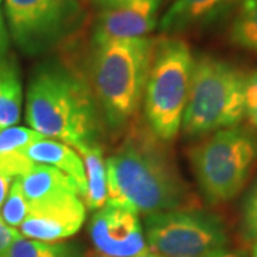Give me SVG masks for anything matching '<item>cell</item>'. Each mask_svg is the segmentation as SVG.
Here are the masks:
<instances>
[{"label": "cell", "instance_id": "19", "mask_svg": "<svg viewBox=\"0 0 257 257\" xmlns=\"http://www.w3.org/2000/svg\"><path fill=\"white\" fill-rule=\"evenodd\" d=\"M233 45L257 50V0H243L229 32Z\"/></svg>", "mask_w": 257, "mask_h": 257}, {"label": "cell", "instance_id": "21", "mask_svg": "<svg viewBox=\"0 0 257 257\" xmlns=\"http://www.w3.org/2000/svg\"><path fill=\"white\" fill-rule=\"evenodd\" d=\"M240 229L246 241L257 243V182L248 189L243 200Z\"/></svg>", "mask_w": 257, "mask_h": 257}, {"label": "cell", "instance_id": "7", "mask_svg": "<svg viewBox=\"0 0 257 257\" xmlns=\"http://www.w3.org/2000/svg\"><path fill=\"white\" fill-rule=\"evenodd\" d=\"M10 37L25 55L55 50L80 30L83 0H5Z\"/></svg>", "mask_w": 257, "mask_h": 257}, {"label": "cell", "instance_id": "22", "mask_svg": "<svg viewBox=\"0 0 257 257\" xmlns=\"http://www.w3.org/2000/svg\"><path fill=\"white\" fill-rule=\"evenodd\" d=\"M244 116L257 127V72L247 76L244 90Z\"/></svg>", "mask_w": 257, "mask_h": 257}, {"label": "cell", "instance_id": "27", "mask_svg": "<svg viewBox=\"0 0 257 257\" xmlns=\"http://www.w3.org/2000/svg\"><path fill=\"white\" fill-rule=\"evenodd\" d=\"M93 3H94V6L96 8H107V6H113V5H116V3H120V2H123V0H92Z\"/></svg>", "mask_w": 257, "mask_h": 257}, {"label": "cell", "instance_id": "9", "mask_svg": "<svg viewBox=\"0 0 257 257\" xmlns=\"http://www.w3.org/2000/svg\"><path fill=\"white\" fill-rule=\"evenodd\" d=\"M94 251L106 257H136L149 251L146 236L136 211L110 202L96 210L90 221Z\"/></svg>", "mask_w": 257, "mask_h": 257}, {"label": "cell", "instance_id": "12", "mask_svg": "<svg viewBox=\"0 0 257 257\" xmlns=\"http://www.w3.org/2000/svg\"><path fill=\"white\" fill-rule=\"evenodd\" d=\"M18 179L29 207L62 202L74 196L82 197L73 180L50 166L33 163L28 172Z\"/></svg>", "mask_w": 257, "mask_h": 257}, {"label": "cell", "instance_id": "8", "mask_svg": "<svg viewBox=\"0 0 257 257\" xmlns=\"http://www.w3.org/2000/svg\"><path fill=\"white\" fill-rule=\"evenodd\" d=\"M149 250L160 257H204L226 247V229L216 216L196 209H176L145 219Z\"/></svg>", "mask_w": 257, "mask_h": 257}, {"label": "cell", "instance_id": "10", "mask_svg": "<svg viewBox=\"0 0 257 257\" xmlns=\"http://www.w3.org/2000/svg\"><path fill=\"white\" fill-rule=\"evenodd\" d=\"M162 0H123L101 8L92 32V45L116 39L146 37L157 26Z\"/></svg>", "mask_w": 257, "mask_h": 257}, {"label": "cell", "instance_id": "6", "mask_svg": "<svg viewBox=\"0 0 257 257\" xmlns=\"http://www.w3.org/2000/svg\"><path fill=\"white\" fill-rule=\"evenodd\" d=\"M193 175L206 200L230 202L247 183L257 162V136L233 126L202 138L189 150Z\"/></svg>", "mask_w": 257, "mask_h": 257}, {"label": "cell", "instance_id": "25", "mask_svg": "<svg viewBox=\"0 0 257 257\" xmlns=\"http://www.w3.org/2000/svg\"><path fill=\"white\" fill-rule=\"evenodd\" d=\"M16 177H12L9 175H5V173H0V209L3 206V203L6 200L8 194L10 192V187H12V183Z\"/></svg>", "mask_w": 257, "mask_h": 257}, {"label": "cell", "instance_id": "26", "mask_svg": "<svg viewBox=\"0 0 257 257\" xmlns=\"http://www.w3.org/2000/svg\"><path fill=\"white\" fill-rule=\"evenodd\" d=\"M204 257H241L240 254H237L236 251H230L227 248H220V250H217V251H213L210 254H207V256Z\"/></svg>", "mask_w": 257, "mask_h": 257}, {"label": "cell", "instance_id": "15", "mask_svg": "<svg viewBox=\"0 0 257 257\" xmlns=\"http://www.w3.org/2000/svg\"><path fill=\"white\" fill-rule=\"evenodd\" d=\"M230 2L233 0H175L159 20V30L162 33L183 32L211 19Z\"/></svg>", "mask_w": 257, "mask_h": 257}, {"label": "cell", "instance_id": "5", "mask_svg": "<svg viewBox=\"0 0 257 257\" xmlns=\"http://www.w3.org/2000/svg\"><path fill=\"white\" fill-rule=\"evenodd\" d=\"M194 57L177 37H159L143 96L147 126L162 142H173L182 128Z\"/></svg>", "mask_w": 257, "mask_h": 257}, {"label": "cell", "instance_id": "17", "mask_svg": "<svg viewBox=\"0 0 257 257\" xmlns=\"http://www.w3.org/2000/svg\"><path fill=\"white\" fill-rule=\"evenodd\" d=\"M23 89L19 67L13 59L0 70V130L16 126L20 120Z\"/></svg>", "mask_w": 257, "mask_h": 257}, {"label": "cell", "instance_id": "29", "mask_svg": "<svg viewBox=\"0 0 257 257\" xmlns=\"http://www.w3.org/2000/svg\"><path fill=\"white\" fill-rule=\"evenodd\" d=\"M251 257H257V243L253 244V248H251Z\"/></svg>", "mask_w": 257, "mask_h": 257}, {"label": "cell", "instance_id": "18", "mask_svg": "<svg viewBox=\"0 0 257 257\" xmlns=\"http://www.w3.org/2000/svg\"><path fill=\"white\" fill-rule=\"evenodd\" d=\"M5 257H86L80 246L73 243H46L19 236Z\"/></svg>", "mask_w": 257, "mask_h": 257}, {"label": "cell", "instance_id": "3", "mask_svg": "<svg viewBox=\"0 0 257 257\" xmlns=\"http://www.w3.org/2000/svg\"><path fill=\"white\" fill-rule=\"evenodd\" d=\"M156 39H116L92 45L90 86L107 127L120 132L143 101Z\"/></svg>", "mask_w": 257, "mask_h": 257}, {"label": "cell", "instance_id": "23", "mask_svg": "<svg viewBox=\"0 0 257 257\" xmlns=\"http://www.w3.org/2000/svg\"><path fill=\"white\" fill-rule=\"evenodd\" d=\"M15 57L10 55V35L9 29L5 23L3 15L0 12V70L8 66Z\"/></svg>", "mask_w": 257, "mask_h": 257}, {"label": "cell", "instance_id": "13", "mask_svg": "<svg viewBox=\"0 0 257 257\" xmlns=\"http://www.w3.org/2000/svg\"><path fill=\"white\" fill-rule=\"evenodd\" d=\"M25 155L32 163L55 167L69 176L77 186L83 197L86 189L84 167L82 157L74 149H72V146L55 139L40 138L25 150Z\"/></svg>", "mask_w": 257, "mask_h": 257}, {"label": "cell", "instance_id": "28", "mask_svg": "<svg viewBox=\"0 0 257 257\" xmlns=\"http://www.w3.org/2000/svg\"><path fill=\"white\" fill-rule=\"evenodd\" d=\"M86 257H106V256H101V254H99V253H90L89 256H86ZM136 257H160L159 254H156V253H153V251H146V253H143V254H140V256H136Z\"/></svg>", "mask_w": 257, "mask_h": 257}, {"label": "cell", "instance_id": "4", "mask_svg": "<svg viewBox=\"0 0 257 257\" xmlns=\"http://www.w3.org/2000/svg\"><path fill=\"white\" fill-rule=\"evenodd\" d=\"M247 76L226 60L202 55L194 59L182 128L189 138H204L244 119Z\"/></svg>", "mask_w": 257, "mask_h": 257}, {"label": "cell", "instance_id": "1", "mask_svg": "<svg viewBox=\"0 0 257 257\" xmlns=\"http://www.w3.org/2000/svg\"><path fill=\"white\" fill-rule=\"evenodd\" d=\"M149 128H135L106 159L109 200L138 214L183 209L189 189L173 159Z\"/></svg>", "mask_w": 257, "mask_h": 257}, {"label": "cell", "instance_id": "14", "mask_svg": "<svg viewBox=\"0 0 257 257\" xmlns=\"http://www.w3.org/2000/svg\"><path fill=\"white\" fill-rule=\"evenodd\" d=\"M82 157L84 176H86V189L82 200L89 210H99L109 200V187H107V169L106 159L103 156V149L99 143L84 145L74 149Z\"/></svg>", "mask_w": 257, "mask_h": 257}, {"label": "cell", "instance_id": "20", "mask_svg": "<svg viewBox=\"0 0 257 257\" xmlns=\"http://www.w3.org/2000/svg\"><path fill=\"white\" fill-rule=\"evenodd\" d=\"M29 203L22 192V187L16 177L12 183L10 192L0 209V219L12 229H19L28 217Z\"/></svg>", "mask_w": 257, "mask_h": 257}, {"label": "cell", "instance_id": "24", "mask_svg": "<svg viewBox=\"0 0 257 257\" xmlns=\"http://www.w3.org/2000/svg\"><path fill=\"white\" fill-rule=\"evenodd\" d=\"M22 236L16 229L9 227L5 221L0 219V257L6 256L8 250L12 246V243Z\"/></svg>", "mask_w": 257, "mask_h": 257}, {"label": "cell", "instance_id": "30", "mask_svg": "<svg viewBox=\"0 0 257 257\" xmlns=\"http://www.w3.org/2000/svg\"><path fill=\"white\" fill-rule=\"evenodd\" d=\"M0 3H2V0H0Z\"/></svg>", "mask_w": 257, "mask_h": 257}, {"label": "cell", "instance_id": "11", "mask_svg": "<svg viewBox=\"0 0 257 257\" xmlns=\"http://www.w3.org/2000/svg\"><path fill=\"white\" fill-rule=\"evenodd\" d=\"M84 219L86 206L80 196H74L62 202L29 207L28 217L19 230L26 239L56 243L76 234Z\"/></svg>", "mask_w": 257, "mask_h": 257}, {"label": "cell", "instance_id": "2", "mask_svg": "<svg viewBox=\"0 0 257 257\" xmlns=\"http://www.w3.org/2000/svg\"><path fill=\"white\" fill-rule=\"evenodd\" d=\"M101 113L90 83L59 59L37 64L26 93V121L40 136L77 147L99 143Z\"/></svg>", "mask_w": 257, "mask_h": 257}, {"label": "cell", "instance_id": "16", "mask_svg": "<svg viewBox=\"0 0 257 257\" xmlns=\"http://www.w3.org/2000/svg\"><path fill=\"white\" fill-rule=\"evenodd\" d=\"M43 138L30 127L12 126L0 130V173L19 177L32 167L25 150L37 139Z\"/></svg>", "mask_w": 257, "mask_h": 257}]
</instances>
